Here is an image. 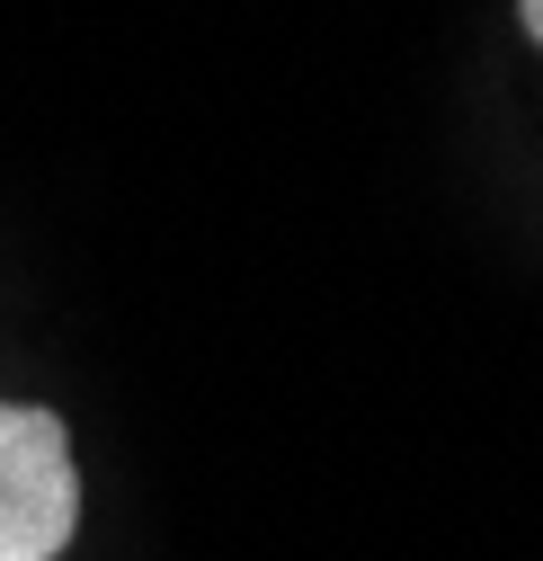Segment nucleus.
I'll return each mask as SVG.
<instances>
[{"label":"nucleus","mask_w":543,"mask_h":561,"mask_svg":"<svg viewBox=\"0 0 543 561\" xmlns=\"http://www.w3.org/2000/svg\"><path fill=\"white\" fill-rule=\"evenodd\" d=\"M81 535V455L62 410L0 401V561H62Z\"/></svg>","instance_id":"nucleus-1"},{"label":"nucleus","mask_w":543,"mask_h":561,"mask_svg":"<svg viewBox=\"0 0 543 561\" xmlns=\"http://www.w3.org/2000/svg\"><path fill=\"white\" fill-rule=\"evenodd\" d=\"M517 27L534 36V54H543V0H517Z\"/></svg>","instance_id":"nucleus-2"}]
</instances>
